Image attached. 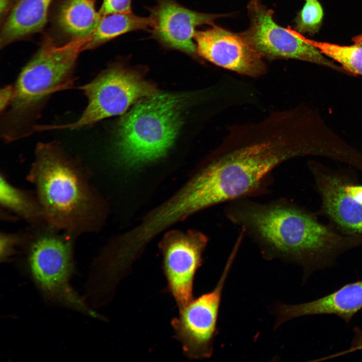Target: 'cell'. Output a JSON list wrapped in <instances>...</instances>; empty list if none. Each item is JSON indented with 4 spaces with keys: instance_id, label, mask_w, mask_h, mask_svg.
<instances>
[{
    "instance_id": "6da1fadb",
    "label": "cell",
    "mask_w": 362,
    "mask_h": 362,
    "mask_svg": "<svg viewBox=\"0 0 362 362\" xmlns=\"http://www.w3.org/2000/svg\"><path fill=\"white\" fill-rule=\"evenodd\" d=\"M311 150L305 128L288 110L234 128L184 186L185 203L195 213L221 203L266 194L276 167L309 155Z\"/></svg>"
},
{
    "instance_id": "7a4b0ae2",
    "label": "cell",
    "mask_w": 362,
    "mask_h": 362,
    "mask_svg": "<svg viewBox=\"0 0 362 362\" xmlns=\"http://www.w3.org/2000/svg\"><path fill=\"white\" fill-rule=\"evenodd\" d=\"M224 213L265 257L298 263L306 275L334 265L341 254L362 246L360 240L322 224L313 213L286 199L237 200L226 204Z\"/></svg>"
},
{
    "instance_id": "3957f363",
    "label": "cell",
    "mask_w": 362,
    "mask_h": 362,
    "mask_svg": "<svg viewBox=\"0 0 362 362\" xmlns=\"http://www.w3.org/2000/svg\"><path fill=\"white\" fill-rule=\"evenodd\" d=\"M27 178L48 224L77 237L100 229L105 206L90 182V172L58 143L37 144Z\"/></svg>"
},
{
    "instance_id": "277c9868",
    "label": "cell",
    "mask_w": 362,
    "mask_h": 362,
    "mask_svg": "<svg viewBox=\"0 0 362 362\" xmlns=\"http://www.w3.org/2000/svg\"><path fill=\"white\" fill-rule=\"evenodd\" d=\"M88 40L74 39L63 45L49 40L24 66L14 85L13 100L1 113V135L5 142L35 133L36 122L50 97L72 87L77 58Z\"/></svg>"
},
{
    "instance_id": "5b68a950",
    "label": "cell",
    "mask_w": 362,
    "mask_h": 362,
    "mask_svg": "<svg viewBox=\"0 0 362 362\" xmlns=\"http://www.w3.org/2000/svg\"><path fill=\"white\" fill-rule=\"evenodd\" d=\"M27 231V239L19 251L29 275L45 300L103 320L70 284L75 270L74 249L78 237L48 223L29 226Z\"/></svg>"
},
{
    "instance_id": "8992f818",
    "label": "cell",
    "mask_w": 362,
    "mask_h": 362,
    "mask_svg": "<svg viewBox=\"0 0 362 362\" xmlns=\"http://www.w3.org/2000/svg\"><path fill=\"white\" fill-rule=\"evenodd\" d=\"M186 102L185 95L157 92L136 103L118 125L121 161L134 166L164 156L180 128Z\"/></svg>"
},
{
    "instance_id": "52a82bcc",
    "label": "cell",
    "mask_w": 362,
    "mask_h": 362,
    "mask_svg": "<svg viewBox=\"0 0 362 362\" xmlns=\"http://www.w3.org/2000/svg\"><path fill=\"white\" fill-rule=\"evenodd\" d=\"M86 106L75 121L61 125H39L38 131L77 129L91 126L112 116L122 114L140 99L157 92L137 70L122 63L110 65L93 80L79 87Z\"/></svg>"
},
{
    "instance_id": "ba28073f",
    "label": "cell",
    "mask_w": 362,
    "mask_h": 362,
    "mask_svg": "<svg viewBox=\"0 0 362 362\" xmlns=\"http://www.w3.org/2000/svg\"><path fill=\"white\" fill-rule=\"evenodd\" d=\"M247 8L250 26L240 34L263 58L298 59L340 71L344 70L307 42L301 33L278 25L273 19L274 11L267 9L259 0L250 1Z\"/></svg>"
},
{
    "instance_id": "9c48e42d",
    "label": "cell",
    "mask_w": 362,
    "mask_h": 362,
    "mask_svg": "<svg viewBox=\"0 0 362 362\" xmlns=\"http://www.w3.org/2000/svg\"><path fill=\"white\" fill-rule=\"evenodd\" d=\"M237 250L234 248L214 289L194 299L171 321L174 337L190 359L209 358L212 354L222 293Z\"/></svg>"
},
{
    "instance_id": "30bf717a",
    "label": "cell",
    "mask_w": 362,
    "mask_h": 362,
    "mask_svg": "<svg viewBox=\"0 0 362 362\" xmlns=\"http://www.w3.org/2000/svg\"><path fill=\"white\" fill-rule=\"evenodd\" d=\"M208 242L207 236L199 231L172 230L159 243L168 289L179 311L194 299L195 276L202 264Z\"/></svg>"
},
{
    "instance_id": "8fae6325",
    "label": "cell",
    "mask_w": 362,
    "mask_h": 362,
    "mask_svg": "<svg viewBox=\"0 0 362 362\" xmlns=\"http://www.w3.org/2000/svg\"><path fill=\"white\" fill-rule=\"evenodd\" d=\"M196 30L197 55L211 63L241 75L258 77L266 70L263 57L241 36L215 25Z\"/></svg>"
},
{
    "instance_id": "7c38bea8",
    "label": "cell",
    "mask_w": 362,
    "mask_h": 362,
    "mask_svg": "<svg viewBox=\"0 0 362 362\" xmlns=\"http://www.w3.org/2000/svg\"><path fill=\"white\" fill-rule=\"evenodd\" d=\"M148 8L152 26L151 37L166 49L176 50L191 56L197 55L194 41L197 27L214 25L224 15L200 13L189 9L176 0H155Z\"/></svg>"
},
{
    "instance_id": "4fadbf2b",
    "label": "cell",
    "mask_w": 362,
    "mask_h": 362,
    "mask_svg": "<svg viewBox=\"0 0 362 362\" xmlns=\"http://www.w3.org/2000/svg\"><path fill=\"white\" fill-rule=\"evenodd\" d=\"M308 165L321 199V213L339 232L362 242V204L345 190L349 176L316 162Z\"/></svg>"
},
{
    "instance_id": "5bb4252c",
    "label": "cell",
    "mask_w": 362,
    "mask_h": 362,
    "mask_svg": "<svg viewBox=\"0 0 362 362\" xmlns=\"http://www.w3.org/2000/svg\"><path fill=\"white\" fill-rule=\"evenodd\" d=\"M362 309V280L340 288L313 301L296 304L281 305L277 309V325L293 318L316 315H334L346 323Z\"/></svg>"
},
{
    "instance_id": "9a60e30c",
    "label": "cell",
    "mask_w": 362,
    "mask_h": 362,
    "mask_svg": "<svg viewBox=\"0 0 362 362\" xmlns=\"http://www.w3.org/2000/svg\"><path fill=\"white\" fill-rule=\"evenodd\" d=\"M52 0H17L1 28V48L40 31L47 22Z\"/></svg>"
},
{
    "instance_id": "2e32d148",
    "label": "cell",
    "mask_w": 362,
    "mask_h": 362,
    "mask_svg": "<svg viewBox=\"0 0 362 362\" xmlns=\"http://www.w3.org/2000/svg\"><path fill=\"white\" fill-rule=\"evenodd\" d=\"M0 204L5 215L9 213V217L23 220L30 227L47 223L35 192L14 186L3 172L0 175Z\"/></svg>"
},
{
    "instance_id": "e0dca14e",
    "label": "cell",
    "mask_w": 362,
    "mask_h": 362,
    "mask_svg": "<svg viewBox=\"0 0 362 362\" xmlns=\"http://www.w3.org/2000/svg\"><path fill=\"white\" fill-rule=\"evenodd\" d=\"M101 17L96 10L94 0H64L56 20L59 29L74 39L90 36Z\"/></svg>"
},
{
    "instance_id": "ac0fdd59",
    "label": "cell",
    "mask_w": 362,
    "mask_h": 362,
    "mask_svg": "<svg viewBox=\"0 0 362 362\" xmlns=\"http://www.w3.org/2000/svg\"><path fill=\"white\" fill-rule=\"evenodd\" d=\"M152 26L150 17H141L132 12L114 13L102 16L100 22L85 45V50L95 48L124 34L149 30Z\"/></svg>"
},
{
    "instance_id": "d6986e66",
    "label": "cell",
    "mask_w": 362,
    "mask_h": 362,
    "mask_svg": "<svg viewBox=\"0 0 362 362\" xmlns=\"http://www.w3.org/2000/svg\"><path fill=\"white\" fill-rule=\"evenodd\" d=\"M304 39L340 64L345 71L362 75V34L354 37L353 44L348 46L316 41L305 37Z\"/></svg>"
},
{
    "instance_id": "ffe728a7",
    "label": "cell",
    "mask_w": 362,
    "mask_h": 362,
    "mask_svg": "<svg viewBox=\"0 0 362 362\" xmlns=\"http://www.w3.org/2000/svg\"><path fill=\"white\" fill-rule=\"evenodd\" d=\"M323 11L317 0H308L298 13L296 19L295 30L302 33H317L322 23Z\"/></svg>"
},
{
    "instance_id": "44dd1931",
    "label": "cell",
    "mask_w": 362,
    "mask_h": 362,
    "mask_svg": "<svg viewBox=\"0 0 362 362\" xmlns=\"http://www.w3.org/2000/svg\"><path fill=\"white\" fill-rule=\"evenodd\" d=\"M28 231L1 232L0 233V261H8L17 254L25 242Z\"/></svg>"
},
{
    "instance_id": "7402d4cb",
    "label": "cell",
    "mask_w": 362,
    "mask_h": 362,
    "mask_svg": "<svg viewBox=\"0 0 362 362\" xmlns=\"http://www.w3.org/2000/svg\"><path fill=\"white\" fill-rule=\"evenodd\" d=\"M132 0H103L99 11L101 16L114 13L132 12Z\"/></svg>"
},
{
    "instance_id": "603a6c76",
    "label": "cell",
    "mask_w": 362,
    "mask_h": 362,
    "mask_svg": "<svg viewBox=\"0 0 362 362\" xmlns=\"http://www.w3.org/2000/svg\"><path fill=\"white\" fill-rule=\"evenodd\" d=\"M14 95V86L8 85L1 89L0 92L1 113L5 112L13 100Z\"/></svg>"
},
{
    "instance_id": "cb8c5ba5",
    "label": "cell",
    "mask_w": 362,
    "mask_h": 362,
    "mask_svg": "<svg viewBox=\"0 0 362 362\" xmlns=\"http://www.w3.org/2000/svg\"><path fill=\"white\" fill-rule=\"evenodd\" d=\"M350 177L345 184V190L354 199L362 204V185L356 184Z\"/></svg>"
},
{
    "instance_id": "d4e9b609",
    "label": "cell",
    "mask_w": 362,
    "mask_h": 362,
    "mask_svg": "<svg viewBox=\"0 0 362 362\" xmlns=\"http://www.w3.org/2000/svg\"><path fill=\"white\" fill-rule=\"evenodd\" d=\"M353 337L350 348L342 353H348L356 350L362 351V329L358 326L353 329Z\"/></svg>"
},
{
    "instance_id": "484cf974",
    "label": "cell",
    "mask_w": 362,
    "mask_h": 362,
    "mask_svg": "<svg viewBox=\"0 0 362 362\" xmlns=\"http://www.w3.org/2000/svg\"><path fill=\"white\" fill-rule=\"evenodd\" d=\"M17 0H0V15L1 20L6 19Z\"/></svg>"
},
{
    "instance_id": "4316f807",
    "label": "cell",
    "mask_w": 362,
    "mask_h": 362,
    "mask_svg": "<svg viewBox=\"0 0 362 362\" xmlns=\"http://www.w3.org/2000/svg\"><path fill=\"white\" fill-rule=\"evenodd\" d=\"M306 1H308V0H306Z\"/></svg>"
}]
</instances>
